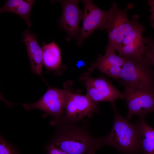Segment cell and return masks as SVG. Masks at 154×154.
<instances>
[{
    "instance_id": "cell-9",
    "label": "cell",
    "mask_w": 154,
    "mask_h": 154,
    "mask_svg": "<svg viewBox=\"0 0 154 154\" xmlns=\"http://www.w3.org/2000/svg\"><path fill=\"white\" fill-rule=\"evenodd\" d=\"M51 2H58L62 5V12L59 23L60 28L68 34L66 40L70 41L73 38L77 40L80 34L79 24L83 15L78 6L79 1L54 0Z\"/></svg>"
},
{
    "instance_id": "cell-4",
    "label": "cell",
    "mask_w": 154,
    "mask_h": 154,
    "mask_svg": "<svg viewBox=\"0 0 154 154\" xmlns=\"http://www.w3.org/2000/svg\"><path fill=\"white\" fill-rule=\"evenodd\" d=\"M84 6L83 23L77 40V45H81L84 41L96 30H107L113 15L114 5L110 9L103 10L95 5L92 0H82Z\"/></svg>"
},
{
    "instance_id": "cell-13",
    "label": "cell",
    "mask_w": 154,
    "mask_h": 154,
    "mask_svg": "<svg viewBox=\"0 0 154 154\" xmlns=\"http://www.w3.org/2000/svg\"><path fill=\"white\" fill-rule=\"evenodd\" d=\"M35 0H8L0 8V13L9 12L15 14L25 20L30 28L32 23L30 19L32 7L36 2Z\"/></svg>"
},
{
    "instance_id": "cell-21",
    "label": "cell",
    "mask_w": 154,
    "mask_h": 154,
    "mask_svg": "<svg viewBox=\"0 0 154 154\" xmlns=\"http://www.w3.org/2000/svg\"><path fill=\"white\" fill-rule=\"evenodd\" d=\"M48 154H68L54 144L50 143L46 147Z\"/></svg>"
},
{
    "instance_id": "cell-24",
    "label": "cell",
    "mask_w": 154,
    "mask_h": 154,
    "mask_svg": "<svg viewBox=\"0 0 154 154\" xmlns=\"http://www.w3.org/2000/svg\"><path fill=\"white\" fill-rule=\"evenodd\" d=\"M95 151H92L90 154H94Z\"/></svg>"
},
{
    "instance_id": "cell-23",
    "label": "cell",
    "mask_w": 154,
    "mask_h": 154,
    "mask_svg": "<svg viewBox=\"0 0 154 154\" xmlns=\"http://www.w3.org/2000/svg\"><path fill=\"white\" fill-rule=\"evenodd\" d=\"M143 54L154 67V53L145 51Z\"/></svg>"
},
{
    "instance_id": "cell-7",
    "label": "cell",
    "mask_w": 154,
    "mask_h": 154,
    "mask_svg": "<svg viewBox=\"0 0 154 154\" xmlns=\"http://www.w3.org/2000/svg\"><path fill=\"white\" fill-rule=\"evenodd\" d=\"M81 79L86 87V95L94 102L108 101L114 104L117 99H123V92L117 90L104 77L94 78L86 73Z\"/></svg>"
},
{
    "instance_id": "cell-10",
    "label": "cell",
    "mask_w": 154,
    "mask_h": 154,
    "mask_svg": "<svg viewBox=\"0 0 154 154\" xmlns=\"http://www.w3.org/2000/svg\"><path fill=\"white\" fill-rule=\"evenodd\" d=\"M145 29L138 21L124 37L115 50L122 57L137 56L143 55L146 46L143 37Z\"/></svg>"
},
{
    "instance_id": "cell-17",
    "label": "cell",
    "mask_w": 154,
    "mask_h": 154,
    "mask_svg": "<svg viewBox=\"0 0 154 154\" xmlns=\"http://www.w3.org/2000/svg\"><path fill=\"white\" fill-rule=\"evenodd\" d=\"M96 68L102 73L116 79L119 76L121 70V67L113 66L100 60L98 58L91 64L90 70Z\"/></svg>"
},
{
    "instance_id": "cell-18",
    "label": "cell",
    "mask_w": 154,
    "mask_h": 154,
    "mask_svg": "<svg viewBox=\"0 0 154 154\" xmlns=\"http://www.w3.org/2000/svg\"><path fill=\"white\" fill-rule=\"evenodd\" d=\"M115 50L113 47L107 45L105 54L104 56L100 54L98 58L110 65L122 67L125 63V59L124 57L117 55Z\"/></svg>"
},
{
    "instance_id": "cell-20",
    "label": "cell",
    "mask_w": 154,
    "mask_h": 154,
    "mask_svg": "<svg viewBox=\"0 0 154 154\" xmlns=\"http://www.w3.org/2000/svg\"><path fill=\"white\" fill-rule=\"evenodd\" d=\"M144 41L146 45V52L154 53V40L151 35L144 38Z\"/></svg>"
},
{
    "instance_id": "cell-8",
    "label": "cell",
    "mask_w": 154,
    "mask_h": 154,
    "mask_svg": "<svg viewBox=\"0 0 154 154\" xmlns=\"http://www.w3.org/2000/svg\"><path fill=\"white\" fill-rule=\"evenodd\" d=\"M97 102L91 100L86 95L68 93L64 108L65 114L62 118L65 120L78 122L90 118L98 112Z\"/></svg>"
},
{
    "instance_id": "cell-19",
    "label": "cell",
    "mask_w": 154,
    "mask_h": 154,
    "mask_svg": "<svg viewBox=\"0 0 154 154\" xmlns=\"http://www.w3.org/2000/svg\"><path fill=\"white\" fill-rule=\"evenodd\" d=\"M0 154H18L13 147L1 136Z\"/></svg>"
},
{
    "instance_id": "cell-11",
    "label": "cell",
    "mask_w": 154,
    "mask_h": 154,
    "mask_svg": "<svg viewBox=\"0 0 154 154\" xmlns=\"http://www.w3.org/2000/svg\"><path fill=\"white\" fill-rule=\"evenodd\" d=\"M23 35L22 41L26 48L32 72L39 75L45 80L42 75L43 64L42 49L37 37L28 29L24 31Z\"/></svg>"
},
{
    "instance_id": "cell-3",
    "label": "cell",
    "mask_w": 154,
    "mask_h": 154,
    "mask_svg": "<svg viewBox=\"0 0 154 154\" xmlns=\"http://www.w3.org/2000/svg\"><path fill=\"white\" fill-rule=\"evenodd\" d=\"M124 57L125 61L116 80L124 88H154L153 67L144 54Z\"/></svg>"
},
{
    "instance_id": "cell-12",
    "label": "cell",
    "mask_w": 154,
    "mask_h": 154,
    "mask_svg": "<svg viewBox=\"0 0 154 154\" xmlns=\"http://www.w3.org/2000/svg\"><path fill=\"white\" fill-rule=\"evenodd\" d=\"M135 124L138 133V154H154V129L145 119H139Z\"/></svg>"
},
{
    "instance_id": "cell-22",
    "label": "cell",
    "mask_w": 154,
    "mask_h": 154,
    "mask_svg": "<svg viewBox=\"0 0 154 154\" xmlns=\"http://www.w3.org/2000/svg\"><path fill=\"white\" fill-rule=\"evenodd\" d=\"M150 7V14L149 16L150 21V24L154 29V0H149L147 1Z\"/></svg>"
},
{
    "instance_id": "cell-16",
    "label": "cell",
    "mask_w": 154,
    "mask_h": 154,
    "mask_svg": "<svg viewBox=\"0 0 154 154\" xmlns=\"http://www.w3.org/2000/svg\"><path fill=\"white\" fill-rule=\"evenodd\" d=\"M139 18L138 15H135L133 16L131 21L129 20L127 18L123 21L117 32L114 43L113 46H111L115 50L119 45L124 37L138 21Z\"/></svg>"
},
{
    "instance_id": "cell-14",
    "label": "cell",
    "mask_w": 154,
    "mask_h": 154,
    "mask_svg": "<svg viewBox=\"0 0 154 154\" xmlns=\"http://www.w3.org/2000/svg\"><path fill=\"white\" fill-rule=\"evenodd\" d=\"M43 64L48 70H56L61 65L60 49L54 42L46 44L42 43V47Z\"/></svg>"
},
{
    "instance_id": "cell-6",
    "label": "cell",
    "mask_w": 154,
    "mask_h": 154,
    "mask_svg": "<svg viewBox=\"0 0 154 154\" xmlns=\"http://www.w3.org/2000/svg\"><path fill=\"white\" fill-rule=\"evenodd\" d=\"M123 99L127 107V119L134 115L145 119L147 115L154 112V88H124Z\"/></svg>"
},
{
    "instance_id": "cell-15",
    "label": "cell",
    "mask_w": 154,
    "mask_h": 154,
    "mask_svg": "<svg viewBox=\"0 0 154 154\" xmlns=\"http://www.w3.org/2000/svg\"><path fill=\"white\" fill-rule=\"evenodd\" d=\"M114 9L110 25L106 30L108 35V45L112 46L114 43L116 35L119 27L123 21L127 18L128 10L133 8L131 3L123 9H119L117 3L114 2Z\"/></svg>"
},
{
    "instance_id": "cell-5",
    "label": "cell",
    "mask_w": 154,
    "mask_h": 154,
    "mask_svg": "<svg viewBox=\"0 0 154 154\" xmlns=\"http://www.w3.org/2000/svg\"><path fill=\"white\" fill-rule=\"evenodd\" d=\"M69 91L65 85L62 89L53 88L48 86V90L37 102L22 105L28 111L37 109L42 111L44 117L50 116L53 118L52 120L60 119L64 115L63 110Z\"/></svg>"
},
{
    "instance_id": "cell-2",
    "label": "cell",
    "mask_w": 154,
    "mask_h": 154,
    "mask_svg": "<svg viewBox=\"0 0 154 154\" xmlns=\"http://www.w3.org/2000/svg\"><path fill=\"white\" fill-rule=\"evenodd\" d=\"M112 106L114 114L113 124L110 133L99 138L102 146L111 147L123 154H138V133L135 124L121 116L114 104Z\"/></svg>"
},
{
    "instance_id": "cell-1",
    "label": "cell",
    "mask_w": 154,
    "mask_h": 154,
    "mask_svg": "<svg viewBox=\"0 0 154 154\" xmlns=\"http://www.w3.org/2000/svg\"><path fill=\"white\" fill-rule=\"evenodd\" d=\"M74 122L61 118L52 120L57 126L56 133L51 143L68 154H87L102 147L99 138L94 137L89 131L87 121Z\"/></svg>"
}]
</instances>
